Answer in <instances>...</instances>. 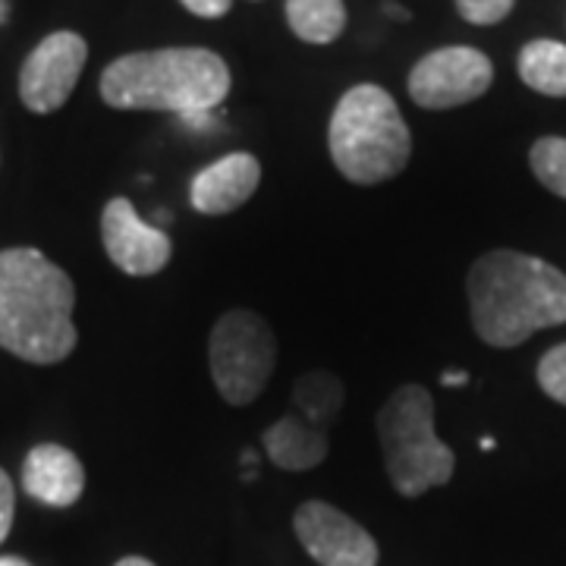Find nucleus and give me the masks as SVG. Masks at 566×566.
Instances as JSON below:
<instances>
[{
    "instance_id": "1",
    "label": "nucleus",
    "mask_w": 566,
    "mask_h": 566,
    "mask_svg": "<svg viewBox=\"0 0 566 566\" xmlns=\"http://www.w3.org/2000/svg\"><path fill=\"white\" fill-rule=\"evenodd\" d=\"M465 293L475 334L497 349L566 324V274L526 252H485L469 268Z\"/></svg>"
},
{
    "instance_id": "2",
    "label": "nucleus",
    "mask_w": 566,
    "mask_h": 566,
    "mask_svg": "<svg viewBox=\"0 0 566 566\" xmlns=\"http://www.w3.org/2000/svg\"><path fill=\"white\" fill-rule=\"evenodd\" d=\"M76 290L39 249L0 252V346L25 363H63L76 349Z\"/></svg>"
},
{
    "instance_id": "3",
    "label": "nucleus",
    "mask_w": 566,
    "mask_h": 566,
    "mask_svg": "<svg viewBox=\"0 0 566 566\" xmlns=\"http://www.w3.org/2000/svg\"><path fill=\"white\" fill-rule=\"evenodd\" d=\"M230 92L227 63L208 48L136 51L107 63L102 73L104 104L117 111H214Z\"/></svg>"
},
{
    "instance_id": "4",
    "label": "nucleus",
    "mask_w": 566,
    "mask_h": 566,
    "mask_svg": "<svg viewBox=\"0 0 566 566\" xmlns=\"http://www.w3.org/2000/svg\"><path fill=\"white\" fill-rule=\"evenodd\" d=\"M331 158L346 180L378 186L409 164L412 136L397 102L381 85H353L334 107L327 129Z\"/></svg>"
},
{
    "instance_id": "5",
    "label": "nucleus",
    "mask_w": 566,
    "mask_h": 566,
    "mask_svg": "<svg viewBox=\"0 0 566 566\" xmlns=\"http://www.w3.org/2000/svg\"><path fill=\"white\" fill-rule=\"evenodd\" d=\"M390 485L403 497H419L453 479L457 457L434 431V400L422 385H403L378 412Z\"/></svg>"
},
{
    "instance_id": "6",
    "label": "nucleus",
    "mask_w": 566,
    "mask_h": 566,
    "mask_svg": "<svg viewBox=\"0 0 566 566\" xmlns=\"http://www.w3.org/2000/svg\"><path fill=\"white\" fill-rule=\"evenodd\" d=\"M211 378L230 406L259 400L277 365V340L262 315L249 308L223 312L208 340Z\"/></svg>"
},
{
    "instance_id": "7",
    "label": "nucleus",
    "mask_w": 566,
    "mask_h": 566,
    "mask_svg": "<svg viewBox=\"0 0 566 566\" xmlns=\"http://www.w3.org/2000/svg\"><path fill=\"white\" fill-rule=\"evenodd\" d=\"M494 80V63L475 48H441L424 54L409 73V98L428 111H450L482 98Z\"/></svg>"
},
{
    "instance_id": "8",
    "label": "nucleus",
    "mask_w": 566,
    "mask_h": 566,
    "mask_svg": "<svg viewBox=\"0 0 566 566\" xmlns=\"http://www.w3.org/2000/svg\"><path fill=\"white\" fill-rule=\"evenodd\" d=\"M88 61V44L76 32H54L25 57L20 70V98L32 114H54L73 95Z\"/></svg>"
},
{
    "instance_id": "9",
    "label": "nucleus",
    "mask_w": 566,
    "mask_h": 566,
    "mask_svg": "<svg viewBox=\"0 0 566 566\" xmlns=\"http://www.w3.org/2000/svg\"><path fill=\"white\" fill-rule=\"evenodd\" d=\"M293 528L300 545L318 566H378V542L344 510L305 501L293 513Z\"/></svg>"
},
{
    "instance_id": "10",
    "label": "nucleus",
    "mask_w": 566,
    "mask_h": 566,
    "mask_svg": "<svg viewBox=\"0 0 566 566\" xmlns=\"http://www.w3.org/2000/svg\"><path fill=\"white\" fill-rule=\"evenodd\" d=\"M102 240L107 259L129 277H151L167 268L174 245L161 227H151L136 214L133 202L111 199L102 214Z\"/></svg>"
},
{
    "instance_id": "11",
    "label": "nucleus",
    "mask_w": 566,
    "mask_h": 566,
    "mask_svg": "<svg viewBox=\"0 0 566 566\" xmlns=\"http://www.w3.org/2000/svg\"><path fill=\"white\" fill-rule=\"evenodd\" d=\"M259 180H262L259 158L249 151H233L196 174V180L189 186V202L199 214L221 218L243 208L255 196Z\"/></svg>"
},
{
    "instance_id": "12",
    "label": "nucleus",
    "mask_w": 566,
    "mask_h": 566,
    "mask_svg": "<svg viewBox=\"0 0 566 566\" xmlns=\"http://www.w3.org/2000/svg\"><path fill=\"white\" fill-rule=\"evenodd\" d=\"M22 488L29 497L48 506H73L85 491V469L73 450L61 444H39L22 463Z\"/></svg>"
},
{
    "instance_id": "13",
    "label": "nucleus",
    "mask_w": 566,
    "mask_h": 566,
    "mask_svg": "<svg viewBox=\"0 0 566 566\" xmlns=\"http://www.w3.org/2000/svg\"><path fill=\"white\" fill-rule=\"evenodd\" d=\"M327 431L318 424L305 422L300 412H286L281 422L264 431V453L274 465L286 472H305L324 463L327 457Z\"/></svg>"
},
{
    "instance_id": "14",
    "label": "nucleus",
    "mask_w": 566,
    "mask_h": 566,
    "mask_svg": "<svg viewBox=\"0 0 566 566\" xmlns=\"http://www.w3.org/2000/svg\"><path fill=\"white\" fill-rule=\"evenodd\" d=\"M344 400V381L334 371H305L293 385V412H300L305 422L318 424L324 431L340 416Z\"/></svg>"
},
{
    "instance_id": "15",
    "label": "nucleus",
    "mask_w": 566,
    "mask_h": 566,
    "mask_svg": "<svg viewBox=\"0 0 566 566\" xmlns=\"http://www.w3.org/2000/svg\"><path fill=\"white\" fill-rule=\"evenodd\" d=\"M520 80L547 98H566V44L551 39L528 41L520 51Z\"/></svg>"
},
{
    "instance_id": "16",
    "label": "nucleus",
    "mask_w": 566,
    "mask_h": 566,
    "mask_svg": "<svg viewBox=\"0 0 566 566\" xmlns=\"http://www.w3.org/2000/svg\"><path fill=\"white\" fill-rule=\"evenodd\" d=\"M286 22L296 39L308 44H331L346 25L344 0H286Z\"/></svg>"
},
{
    "instance_id": "17",
    "label": "nucleus",
    "mask_w": 566,
    "mask_h": 566,
    "mask_svg": "<svg viewBox=\"0 0 566 566\" xmlns=\"http://www.w3.org/2000/svg\"><path fill=\"white\" fill-rule=\"evenodd\" d=\"M528 164H532L535 177L547 192L566 199V139H560V136L538 139L528 151Z\"/></svg>"
},
{
    "instance_id": "18",
    "label": "nucleus",
    "mask_w": 566,
    "mask_h": 566,
    "mask_svg": "<svg viewBox=\"0 0 566 566\" xmlns=\"http://www.w3.org/2000/svg\"><path fill=\"white\" fill-rule=\"evenodd\" d=\"M538 385L554 403L566 406V344L547 349L538 363Z\"/></svg>"
},
{
    "instance_id": "19",
    "label": "nucleus",
    "mask_w": 566,
    "mask_h": 566,
    "mask_svg": "<svg viewBox=\"0 0 566 566\" xmlns=\"http://www.w3.org/2000/svg\"><path fill=\"white\" fill-rule=\"evenodd\" d=\"M516 0H457V10L472 25H497L510 17Z\"/></svg>"
},
{
    "instance_id": "20",
    "label": "nucleus",
    "mask_w": 566,
    "mask_h": 566,
    "mask_svg": "<svg viewBox=\"0 0 566 566\" xmlns=\"http://www.w3.org/2000/svg\"><path fill=\"white\" fill-rule=\"evenodd\" d=\"M13 506H17V494H13V482L10 475L0 469V545L7 542L10 526H13Z\"/></svg>"
},
{
    "instance_id": "21",
    "label": "nucleus",
    "mask_w": 566,
    "mask_h": 566,
    "mask_svg": "<svg viewBox=\"0 0 566 566\" xmlns=\"http://www.w3.org/2000/svg\"><path fill=\"white\" fill-rule=\"evenodd\" d=\"M180 3L192 17H202V20H221L233 7V0H180Z\"/></svg>"
},
{
    "instance_id": "22",
    "label": "nucleus",
    "mask_w": 566,
    "mask_h": 566,
    "mask_svg": "<svg viewBox=\"0 0 566 566\" xmlns=\"http://www.w3.org/2000/svg\"><path fill=\"white\" fill-rule=\"evenodd\" d=\"M465 381H469V375H465V371H444V385L450 387H460V385H465Z\"/></svg>"
},
{
    "instance_id": "23",
    "label": "nucleus",
    "mask_w": 566,
    "mask_h": 566,
    "mask_svg": "<svg viewBox=\"0 0 566 566\" xmlns=\"http://www.w3.org/2000/svg\"><path fill=\"white\" fill-rule=\"evenodd\" d=\"M114 566H155L151 560H145V557H123L120 564Z\"/></svg>"
},
{
    "instance_id": "24",
    "label": "nucleus",
    "mask_w": 566,
    "mask_h": 566,
    "mask_svg": "<svg viewBox=\"0 0 566 566\" xmlns=\"http://www.w3.org/2000/svg\"><path fill=\"white\" fill-rule=\"evenodd\" d=\"M0 566H32V564H29V560H22V557L7 554V557H0Z\"/></svg>"
}]
</instances>
